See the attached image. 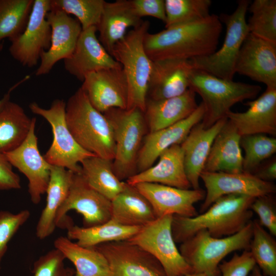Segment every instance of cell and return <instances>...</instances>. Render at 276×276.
<instances>
[{
	"instance_id": "cell-27",
	"label": "cell",
	"mask_w": 276,
	"mask_h": 276,
	"mask_svg": "<svg viewBox=\"0 0 276 276\" xmlns=\"http://www.w3.org/2000/svg\"><path fill=\"white\" fill-rule=\"evenodd\" d=\"M195 94L189 88L177 97L157 100L147 99L144 113L149 132L170 126L190 116L198 106Z\"/></svg>"
},
{
	"instance_id": "cell-45",
	"label": "cell",
	"mask_w": 276,
	"mask_h": 276,
	"mask_svg": "<svg viewBox=\"0 0 276 276\" xmlns=\"http://www.w3.org/2000/svg\"><path fill=\"white\" fill-rule=\"evenodd\" d=\"M130 2L134 12L140 18L151 16L165 22L164 0H130Z\"/></svg>"
},
{
	"instance_id": "cell-22",
	"label": "cell",
	"mask_w": 276,
	"mask_h": 276,
	"mask_svg": "<svg viewBox=\"0 0 276 276\" xmlns=\"http://www.w3.org/2000/svg\"><path fill=\"white\" fill-rule=\"evenodd\" d=\"M248 109L227 114V120L242 135L255 134L276 135V88H266L257 99L248 101Z\"/></svg>"
},
{
	"instance_id": "cell-36",
	"label": "cell",
	"mask_w": 276,
	"mask_h": 276,
	"mask_svg": "<svg viewBox=\"0 0 276 276\" xmlns=\"http://www.w3.org/2000/svg\"><path fill=\"white\" fill-rule=\"evenodd\" d=\"M257 220L252 221L249 250L264 276H276V241Z\"/></svg>"
},
{
	"instance_id": "cell-37",
	"label": "cell",
	"mask_w": 276,
	"mask_h": 276,
	"mask_svg": "<svg viewBox=\"0 0 276 276\" xmlns=\"http://www.w3.org/2000/svg\"><path fill=\"white\" fill-rule=\"evenodd\" d=\"M248 9L251 13L247 22L249 33L276 43V1L255 0Z\"/></svg>"
},
{
	"instance_id": "cell-8",
	"label": "cell",
	"mask_w": 276,
	"mask_h": 276,
	"mask_svg": "<svg viewBox=\"0 0 276 276\" xmlns=\"http://www.w3.org/2000/svg\"><path fill=\"white\" fill-rule=\"evenodd\" d=\"M249 4L248 0L238 1L233 13L220 15L221 22L226 26V34L221 47L209 55L189 59L191 68L224 79L233 80L239 51L249 33L246 14Z\"/></svg>"
},
{
	"instance_id": "cell-4",
	"label": "cell",
	"mask_w": 276,
	"mask_h": 276,
	"mask_svg": "<svg viewBox=\"0 0 276 276\" xmlns=\"http://www.w3.org/2000/svg\"><path fill=\"white\" fill-rule=\"evenodd\" d=\"M189 88L202 99L205 112L201 122L206 128L227 118L235 104L254 99L261 90L258 85L224 79L192 68L189 74Z\"/></svg>"
},
{
	"instance_id": "cell-19",
	"label": "cell",
	"mask_w": 276,
	"mask_h": 276,
	"mask_svg": "<svg viewBox=\"0 0 276 276\" xmlns=\"http://www.w3.org/2000/svg\"><path fill=\"white\" fill-rule=\"evenodd\" d=\"M46 17L51 28V45L41 56L37 76L48 74L59 61L71 56L82 31L79 21L62 11L50 9Z\"/></svg>"
},
{
	"instance_id": "cell-18",
	"label": "cell",
	"mask_w": 276,
	"mask_h": 276,
	"mask_svg": "<svg viewBox=\"0 0 276 276\" xmlns=\"http://www.w3.org/2000/svg\"><path fill=\"white\" fill-rule=\"evenodd\" d=\"M148 200L157 218L167 215L193 217L198 215L195 203L204 199L202 189H181L159 183L142 182L134 185Z\"/></svg>"
},
{
	"instance_id": "cell-32",
	"label": "cell",
	"mask_w": 276,
	"mask_h": 276,
	"mask_svg": "<svg viewBox=\"0 0 276 276\" xmlns=\"http://www.w3.org/2000/svg\"><path fill=\"white\" fill-rule=\"evenodd\" d=\"M141 227L123 225L110 219L105 223L89 227L73 224L67 229V237L76 240L81 246L93 247L102 243L127 240Z\"/></svg>"
},
{
	"instance_id": "cell-17",
	"label": "cell",
	"mask_w": 276,
	"mask_h": 276,
	"mask_svg": "<svg viewBox=\"0 0 276 276\" xmlns=\"http://www.w3.org/2000/svg\"><path fill=\"white\" fill-rule=\"evenodd\" d=\"M235 73L276 88V43L249 33L239 51Z\"/></svg>"
},
{
	"instance_id": "cell-29",
	"label": "cell",
	"mask_w": 276,
	"mask_h": 276,
	"mask_svg": "<svg viewBox=\"0 0 276 276\" xmlns=\"http://www.w3.org/2000/svg\"><path fill=\"white\" fill-rule=\"evenodd\" d=\"M74 174L63 167L51 166L50 180L45 192L46 203L36 228L38 239L49 237L57 227V214L67 196Z\"/></svg>"
},
{
	"instance_id": "cell-6",
	"label": "cell",
	"mask_w": 276,
	"mask_h": 276,
	"mask_svg": "<svg viewBox=\"0 0 276 276\" xmlns=\"http://www.w3.org/2000/svg\"><path fill=\"white\" fill-rule=\"evenodd\" d=\"M251 237L252 221L236 234L222 238L202 229L180 243L179 250L193 273L220 276L218 266L222 259L233 251L249 250Z\"/></svg>"
},
{
	"instance_id": "cell-11",
	"label": "cell",
	"mask_w": 276,
	"mask_h": 276,
	"mask_svg": "<svg viewBox=\"0 0 276 276\" xmlns=\"http://www.w3.org/2000/svg\"><path fill=\"white\" fill-rule=\"evenodd\" d=\"M71 210L82 216L83 227L96 226L111 219V201L90 187L80 173H74L67 196L57 214V227L67 229L74 224L67 216Z\"/></svg>"
},
{
	"instance_id": "cell-13",
	"label": "cell",
	"mask_w": 276,
	"mask_h": 276,
	"mask_svg": "<svg viewBox=\"0 0 276 276\" xmlns=\"http://www.w3.org/2000/svg\"><path fill=\"white\" fill-rule=\"evenodd\" d=\"M36 119L32 118L30 131L24 141L16 148L4 153L12 166L23 173L28 180V193L31 201L38 204L45 193L50 177L51 166L38 149L35 134Z\"/></svg>"
},
{
	"instance_id": "cell-7",
	"label": "cell",
	"mask_w": 276,
	"mask_h": 276,
	"mask_svg": "<svg viewBox=\"0 0 276 276\" xmlns=\"http://www.w3.org/2000/svg\"><path fill=\"white\" fill-rule=\"evenodd\" d=\"M113 130L115 155L112 168L121 181L137 173L136 160L147 127L144 112L137 108H113L103 113Z\"/></svg>"
},
{
	"instance_id": "cell-24",
	"label": "cell",
	"mask_w": 276,
	"mask_h": 276,
	"mask_svg": "<svg viewBox=\"0 0 276 276\" xmlns=\"http://www.w3.org/2000/svg\"><path fill=\"white\" fill-rule=\"evenodd\" d=\"M222 119L212 126L205 128L201 122L196 124L181 143L187 178L193 189H200L199 180L213 141L226 123Z\"/></svg>"
},
{
	"instance_id": "cell-42",
	"label": "cell",
	"mask_w": 276,
	"mask_h": 276,
	"mask_svg": "<svg viewBox=\"0 0 276 276\" xmlns=\"http://www.w3.org/2000/svg\"><path fill=\"white\" fill-rule=\"evenodd\" d=\"M65 259L59 250L52 249L34 262L33 276H74V271L65 267Z\"/></svg>"
},
{
	"instance_id": "cell-46",
	"label": "cell",
	"mask_w": 276,
	"mask_h": 276,
	"mask_svg": "<svg viewBox=\"0 0 276 276\" xmlns=\"http://www.w3.org/2000/svg\"><path fill=\"white\" fill-rule=\"evenodd\" d=\"M21 188L19 176L12 169V166L4 153L0 151V190L19 189Z\"/></svg>"
},
{
	"instance_id": "cell-35",
	"label": "cell",
	"mask_w": 276,
	"mask_h": 276,
	"mask_svg": "<svg viewBox=\"0 0 276 276\" xmlns=\"http://www.w3.org/2000/svg\"><path fill=\"white\" fill-rule=\"evenodd\" d=\"M34 0H0V43L11 41L25 30Z\"/></svg>"
},
{
	"instance_id": "cell-23",
	"label": "cell",
	"mask_w": 276,
	"mask_h": 276,
	"mask_svg": "<svg viewBox=\"0 0 276 276\" xmlns=\"http://www.w3.org/2000/svg\"><path fill=\"white\" fill-rule=\"evenodd\" d=\"M191 68L188 60L186 59L153 61L147 99H165L185 93L189 88V74Z\"/></svg>"
},
{
	"instance_id": "cell-15",
	"label": "cell",
	"mask_w": 276,
	"mask_h": 276,
	"mask_svg": "<svg viewBox=\"0 0 276 276\" xmlns=\"http://www.w3.org/2000/svg\"><path fill=\"white\" fill-rule=\"evenodd\" d=\"M206 192L200 207L203 213L221 196L229 194H242L257 198L273 194L275 185L271 182L262 180L254 174L244 172L226 173L203 171L200 175Z\"/></svg>"
},
{
	"instance_id": "cell-25",
	"label": "cell",
	"mask_w": 276,
	"mask_h": 276,
	"mask_svg": "<svg viewBox=\"0 0 276 276\" xmlns=\"http://www.w3.org/2000/svg\"><path fill=\"white\" fill-rule=\"evenodd\" d=\"M154 166L136 173L126 180L129 185L159 183L181 189H190L184 165L183 152L180 145H174L162 152Z\"/></svg>"
},
{
	"instance_id": "cell-26",
	"label": "cell",
	"mask_w": 276,
	"mask_h": 276,
	"mask_svg": "<svg viewBox=\"0 0 276 276\" xmlns=\"http://www.w3.org/2000/svg\"><path fill=\"white\" fill-rule=\"evenodd\" d=\"M143 21L134 12L130 0L105 2L97 27L98 39L110 54L114 45L125 36L127 29L135 28Z\"/></svg>"
},
{
	"instance_id": "cell-44",
	"label": "cell",
	"mask_w": 276,
	"mask_h": 276,
	"mask_svg": "<svg viewBox=\"0 0 276 276\" xmlns=\"http://www.w3.org/2000/svg\"><path fill=\"white\" fill-rule=\"evenodd\" d=\"M256 265L249 250L241 255L235 253L228 261H223L218 266L222 276H248Z\"/></svg>"
},
{
	"instance_id": "cell-38",
	"label": "cell",
	"mask_w": 276,
	"mask_h": 276,
	"mask_svg": "<svg viewBox=\"0 0 276 276\" xmlns=\"http://www.w3.org/2000/svg\"><path fill=\"white\" fill-rule=\"evenodd\" d=\"M211 4V0H165V28L206 18Z\"/></svg>"
},
{
	"instance_id": "cell-12",
	"label": "cell",
	"mask_w": 276,
	"mask_h": 276,
	"mask_svg": "<svg viewBox=\"0 0 276 276\" xmlns=\"http://www.w3.org/2000/svg\"><path fill=\"white\" fill-rule=\"evenodd\" d=\"M51 0H34L29 20L24 32L11 40L9 52L22 65H36L42 54L50 47L51 28L47 14Z\"/></svg>"
},
{
	"instance_id": "cell-14",
	"label": "cell",
	"mask_w": 276,
	"mask_h": 276,
	"mask_svg": "<svg viewBox=\"0 0 276 276\" xmlns=\"http://www.w3.org/2000/svg\"><path fill=\"white\" fill-rule=\"evenodd\" d=\"M95 247L107 259L109 276H167L153 256L127 240L102 243Z\"/></svg>"
},
{
	"instance_id": "cell-2",
	"label": "cell",
	"mask_w": 276,
	"mask_h": 276,
	"mask_svg": "<svg viewBox=\"0 0 276 276\" xmlns=\"http://www.w3.org/2000/svg\"><path fill=\"white\" fill-rule=\"evenodd\" d=\"M255 198L242 194L226 195L218 198L200 215L193 217L173 215L171 229L174 241L181 243L202 229L216 238L236 234L251 221L253 212L250 206Z\"/></svg>"
},
{
	"instance_id": "cell-41",
	"label": "cell",
	"mask_w": 276,
	"mask_h": 276,
	"mask_svg": "<svg viewBox=\"0 0 276 276\" xmlns=\"http://www.w3.org/2000/svg\"><path fill=\"white\" fill-rule=\"evenodd\" d=\"M30 216L28 210L17 213L7 211H0V269L3 258L8 249V244L18 229Z\"/></svg>"
},
{
	"instance_id": "cell-31",
	"label": "cell",
	"mask_w": 276,
	"mask_h": 276,
	"mask_svg": "<svg viewBox=\"0 0 276 276\" xmlns=\"http://www.w3.org/2000/svg\"><path fill=\"white\" fill-rule=\"evenodd\" d=\"M65 259L76 268L74 276H109L110 270L104 256L95 247L81 246L67 237L60 236L54 242Z\"/></svg>"
},
{
	"instance_id": "cell-3",
	"label": "cell",
	"mask_w": 276,
	"mask_h": 276,
	"mask_svg": "<svg viewBox=\"0 0 276 276\" xmlns=\"http://www.w3.org/2000/svg\"><path fill=\"white\" fill-rule=\"evenodd\" d=\"M65 120L83 149L97 156L113 159L116 147L112 126L105 115L93 106L81 87L66 103Z\"/></svg>"
},
{
	"instance_id": "cell-34",
	"label": "cell",
	"mask_w": 276,
	"mask_h": 276,
	"mask_svg": "<svg viewBox=\"0 0 276 276\" xmlns=\"http://www.w3.org/2000/svg\"><path fill=\"white\" fill-rule=\"evenodd\" d=\"M32 124L24 109L10 100L0 111V151L6 153L17 147L26 139Z\"/></svg>"
},
{
	"instance_id": "cell-5",
	"label": "cell",
	"mask_w": 276,
	"mask_h": 276,
	"mask_svg": "<svg viewBox=\"0 0 276 276\" xmlns=\"http://www.w3.org/2000/svg\"><path fill=\"white\" fill-rule=\"evenodd\" d=\"M150 22L143 21L133 28L113 47L110 55L118 62L125 74L128 87L126 109L137 108L144 112L148 85L153 61L147 55L144 45Z\"/></svg>"
},
{
	"instance_id": "cell-28",
	"label": "cell",
	"mask_w": 276,
	"mask_h": 276,
	"mask_svg": "<svg viewBox=\"0 0 276 276\" xmlns=\"http://www.w3.org/2000/svg\"><path fill=\"white\" fill-rule=\"evenodd\" d=\"M241 137L236 128L227 120L213 141L203 171L243 172Z\"/></svg>"
},
{
	"instance_id": "cell-16",
	"label": "cell",
	"mask_w": 276,
	"mask_h": 276,
	"mask_svg": "<svg viewBox=\"0 0 276 276\" xmlns=\"http://www.w3.org/2000/svg\"><path fill=\"white\" fill-rule=\"evenodd\" d=\"M80 87L93 106L102 113L113 108H127L128 87L122 67L89 73Z\"/></svg>"
},
{
	"instance_id": "cell-20",
	"label": "cell",
	"mask_w": 276,
	"mask_h": 276,
	"mask_svg": "<svg viewBox=\"0 0 276 276\" xmlns=\"http://www.w3.org/2000/svg\"><path fill=\"white\" fill-rule=\"evenodd\" d=\"M97 32L95 26L82 30L73 53L63 60L65 70L82 82L89 73L122 67L101 43Z\"/></svg>"
},
{
	"instance_id": "cell-9",
	"label": "cell",
	"mask_w": 276,
	"mask_h": 276,
	"mask_svg": "<svg viewBox=\"0 0 276 276\" xmlns=\"http://www.w3.org/2000/svg\"><path fill=\"white\" fill-rule=\"evenodd\" d=\"M65 105L64 100L55 99L48 109L40 107L36 102L30 104L29 108L33 113L45 119L52 128L53 139L43 156L45 160L51 165L80 173L79 164L96 155L83 149L71 134L66 123Z\"/></svg>"
},
{
	"instance_id": "cell-48",
	"label": "cell",
	"mask_w": 276,
	"mask_h": 276,
	"mask_svg": "<svg viewBox=\"0 0 276 276\" xmlns=\"http://www.w3.org/2000/svg\"><path fill=\"white\" fill-rule=\"evenodd\" d=\"M3 45L2 43H0V51L3 49ZM14 87H12L10 91L6 94L2 99H0V111H1L5 106L6 104L10 101V93Z\"/></svg>"
},
{
	"instance_id": "cell-10",
	"label": "cell",
	"mask_w": 276,
	"mask_h": 276,
	"mask_svg": "<svg viewBox=\"0 0 276 276\" xmlns=\"http://www.w3.org/2000/svg\"><path fill=\"white\" fill-rule=\"evenodd\" d=\"M173 215L157 218L141 227L127 240L153 256L162 265L167 276L193 273L177 248L173 237Z\"/></svg>"
},
{
	"instance_id": "cell-49",
	"label": "cell",
	"mask_w": 276,
	"mask_h": 276,
	"mask_svg": "<svg viewBox=\"0 0 276 276\" xmlns=\"http://www.w3.org/2000/svg\"><path fill=\"white\" fill-rule=\"evenodd\" d=\"M250 276H264L258 266L256 265L250 272Z\"/></svg>"
},
{
	"instance_id": "cell-30",
	"label": "cell",
	"mask_w": 276,
	"mask_h": 276,
	"mask_svg": "<svg viewBox=\"0 0 276 276\" xmlns=\"http://www.w3.org/2000/svg\"><path fill=\"white\" fill-rule=\"evenodd\" d=\"M156 218L148 200L126 181L122 192L111 200V219L121 225L142 227Z\"/></svg>"
},
{
	"instance_id": "cell-21",
	"label": "cell",
	"mask_w": 276,
	"mask_h": 276,
	"mask_svg": "<svg viewBox=\"0 0 276 276\" xmlns=\"http://www.w3.org/2000/svg\"><path fill=\"white\" fill-rule=\"evenodd\" d=\"M205 112L201 102L187 118L165 128L149 132L145 136L137 160V173L153 166L160 154L174 145H180L191 129L201 122Z\"/></svg>"
},
{
	"instance_id": "cell-1",
	"label": "cell",
	"mask_w": 276,
	"mask_h": 276,
	"mask_svg": "<svg viewBox=\"0 0 276 276\" xmlns=\"http://www.w3.org/2000/svg\"><path fill=\"white\" fill-rule=\"evenodd\" d=\"M222 25L219 16L166 28L156 33L147 32L144 40L145 51L153 61L189 60L216 51Z\"/></svg>"
},
{
	"instance_id": "cell-50",
	"label": "cell",
	"mask_w": 276,
	"mask_h": 276,
	"mask_svg": "<svg viewBox=\"0 0 276 276\" xmlns=\"http://www.w3.org/2000/svg\"><path fill=\"white\" fill-rule=\"evenodd\" d=\"M180 276H209V275L205 273H191L189 274L182 275Z\"/></svg>"
},
{
	"instance_id": "cell-33",
	"label": "cell",
	"mask_w": 276,
	"mask_h": 276,
	"mask_svg": "<svg viewBox=\"0 0 276 276\" xmlns=\"http://www.w3.org/2000/svg\"><path fill=\"white\" fill-rule=\"evenodd\" d=\"M80 164V173L86 182L111 201L123 190L125 181L115 175L112 160L93 156Z\"/></svg>"
},
{
	"instance_id": "cell-47",
	"label": "cell",
	"mask_w": 276,
	"mask_h": 276,
	"mask_svg": "<svg viewBox=\"0 0 276 276\" xmlns=\"http://www.w3.org/2000/svg\"><path fill=\"white\" fill-rule=\"evenodd\" d=\"M259 179L271 182L276 179V159L272 158L260 166L252 173Z\"/></svg>"
},
{
	"instance_id": "cell-43",
	"label": "cell",
	"mask_w": 276,
	"mask_h": 276,
	"mask_svg": "<svg viewBox=\"0 0 276 276\" xmlns=\"http://www.w3.org/2000/svg\"><path fill=\"white\" fill-rule=\"evenodd\" d=\"M250 209L259 217L260 224L269 233L276 236V203L273 194L257 197L252 202Z\"/></svg>"
},
{
	"instance_id": "cell-39",
	"label": "cell",
	"mask_w": 276,
	"mask_h": 276,
	"mask_svg": "<svg viewBox=\"0 0 276 276\" xmlns=\"http://www.w3.org/2000/svg\"><path fill=\"white\" fill-rule=\"evenodd\" d=\"M240 146L243 156V172L252 174L262 163L276 152V139L263 134L241 136Z\"/></svg>"
},
{
	"instance_id": "cell-40",
	"label": "cell",
	"mask_w": 276,
	"mask_h": 276,
	"mask_svg": "<svg viewBox=\"0 0 276 276\" xmlns=\"http://www.w3.org/2000/svg\"><path fill=\"white\" fill-rule=\"evenodd\" d=\"M105 1L104 0H51V9L74 15L82 30L99 25Z\"/></svg>"
}]
</instances>
